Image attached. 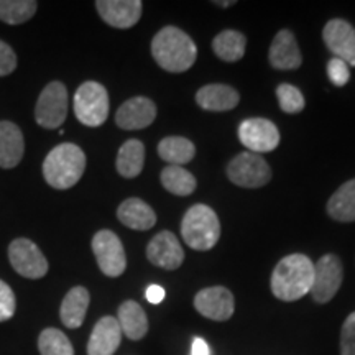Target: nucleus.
Segmentation results:
<instances>
[{"label":"nucleus","mask_w":355,"mask_h":355,"mask_svg":"<svg viewBox=\"0 0 355 355\" xmlns=\"http://www.w3.org/2000/svg\"><path fill=\"white\" fill-rule=\"evenodd\" d=\"M314 263L309 257L293 254L285 257L275 266L270 286L275 298L282 301H298L308 295L313 286Z\"/></svg>","instance_id":"1"},{"label":"nucleus","mask_w":355,"mask_h":355,"mask_svg":"<svg viewBox=\"0 0 355 355\" xmlns=\"http://www.w3.org/2000/svg\"><path fill=\"white\" fill-rule=\"evenodd\" d=\"M152 55L168 73H184L196 63L198 48L188 33L176 26H165L152 40Z\"/></svg>","instance_id":"2"},{"label":"nucleus","mask_w":355,"mask_h":355,"mask_svg":"<svg viewBox=\"0 0 355 355\" xmlns=\"http://www.w3.org/2000/svg\"><path fill=\"white\" fill-rule=\"evenodd\" d=\"M86 170V155L78 145L61 144L46 155L43 176L55 189H69L81 180Z\"/></svg>","instance_id":"3"},{"label":"nucleus","mask_w":355,"mask_h":355,"mask_svg":"<svg viewBox=\"0 0 355 355\" xmlns=\"http://www.w3.org/2000/svg\"><path fill=\"white\" fill-rule=\"evenodd\" d=\"M181 235L193 250H211L220 237L219 217L206 204H194L181 222Z\"/></svg>","instance_id":"4"},{"label":"nucleus","mask_w":355,"mask_h":355,"mask_svg":"<svg viewBox=\"0 0 355 355\" xmlns=\"http://www.w3.org/2000/svg\"><path fill=\"white\" fill-rule=\"evenodd\" d=\"M74 114L86 127H101L109 117V94L102 84L83 83L74 94Z\"/></svg>","instance_id":"5"},{"label":"nucleus","mask_w":355,"mask_h":355,"mask_svg":"<svg viewBox=\"0 0 355 355\" xmlns=\"http://www.w3.org/2000/svg\"><path fill=\"white\" fill-rule=\"evenodd\" d=\"M68 117V91L60 81L44 86L35 107V121L43 128H58Z\"/></svg>","instance_id":"6"},{"label":"nucleus","mask_w":355,"mask_h":355,"mask_svg":"<svg viewBox=\"0 0 355 355\" xmlns=\"http://www.w3.org/2000/svg\"><path fill=\"white\" fill-rule=\"evenodd\" d=\"M227 176L234 184L241 188H261L272 180V170L260 155L243 152L232 158L227 165Z\"/></svg>","instance_id":"7"},{"label":"nucleus","mask_w":355,"mask_h":355,"mask_svg":"<svg viewBox=\"0 0 355 355\" xmlns=\"http://www.w3.org/2000/svg\"><path fill=\"white\" fill-rule=\"evenodd\" d=\"M92 252H94L97 265L105 277L117 278L125 272L127 257L121 239L112 230H99L92 237Z\"/></svg>","instance_id":"8"},{"label":"nucleus","mask_w":355,"mask_h":355,"mask_svg":"<svg viewBox=\"0 0 355 355\" xmlns=\"http://www.w3.org/2000/svg\"><path fill=\"white\" fill-rule=\"evenodd\" d=\"M344 279V266L334 254H327L314 265V279L311 286V296L319 304L329 303L339 291Z\"/></svg>","instance_id":"9"},{"label":"nucleus","mask_w":355,"mask_h":355,"mask_svg":"<svg viewBox=\"0 0 355 355\" xmlns=\"http://www.w3.org/2000/svg\"><path fill=\"white\" fill-rule=\"evenodd\" d=\"M8 260L17 273L30 279H40L48 273V260L28 239H15L8 245Z\"/></svg>","instance_id":"10"},{"label":"nucleus","mask_w":355,"mask_h":355,"mask_svg":"<svg viewBox=\"0 0 355 355\" xmlns=\"http://www.w3.org/2000/svg\"><path fill=\"white\" fill-rule=\"evenodd\" d=\"M239 139L252 153L273 152L279 145V132L272 121L266 119H247L239 125Z\"/></svg>","instance_id":"11"},{"label":"nucleus","mask_w":355,"mask_h":355,"mask_svg":"<svg viewBox=\"0 0 355 355\" xmlns=\"http://www.w3.org/2000/svg\"><path fill=\"white\" fill-rule=\"evenodd\" d=\"M194 308L201 316L212 321H227L235 309L234 295L224 286L204 288L194 296Z\"/></svg>","instance_id":"12"},{"label":"nucleus","mask_w":355,"mask_h":355,"mask_svg":"<svg viewBox=\"0 0 355 355\" xmlns=\"http://www.w3.org/2000/svg\"><path fill=\"white\" fill-rule=\"evenodd\" d=\"M322 40L334 58L355 66V28L343 19L329 20L322 30Z\"/></svg>","instance_id":"13"},{"label":"nucleus","mask_w":355,"mask_h":355,"mask_svg":"<svg viewBox=\"0 0 355 355\" xmlns=\"http://www.w3.org/2000/svg\"><path fill=\"white\" fill-rule=\"evenodd\" d=\"M146 257L155 266L163 270H176L183 265L184 250L175 234L170 230H162L150 241Z\"/></svg>","instance_id":"14"},{"label":"nucleus","mask_w":355,"mask_h":355,"mask_svg":"<svg viewBox=\"0 0 355 355\" xmlns=\"http://www.w3.org/2000/svg\"><path fill=\"white\" fill-rule=\"evenodd\" d=\"M157 119V105L148 97H132L115 112V123L122 130H140Z\"/></svg>","instance_id":"15"},{"label":"nucleus","mask_w":355,"mask_h":355,"mask_svg":"<svg viewBox=\"0 0 355 355\" xmlns=\"http://www.w3.org/2000/svg\"><path fill=\"white\" fill-rule=\"evenodd\" d=\"M101 19L114 28H132L139 24L144 3L140 0H97Z\"/></svg>","instance_id":"16"},{"label":"nucleus","mask_w":355,"mask_h":355,"mask_svg":"<svg viewBox=\"0 0 355 355\" xmlns=\"http://www.w3.org/2000/svg\"><path fill=\"white\" fill-rule=\"evenodd\" d=\"M122 343L117 318L104 316L96 322L87 343V355H114Z\"/></svg>","instance_id":"17"},{"label":"nucleus","mask_w":355,"mask_h":355,"mask_svg":"<svg viewBox=\"0 0 355 355\" xmlns=\"http://www.w3.org/2000/svg\"><path fill=\"white\" fill-rule=\"evenodd\" d=\"M270 64L275 69H298L303 63V56H301L298 42L296 37L290 30H279L277 37L273 38L272 46L268 53Z\"/></svg>","instance_id":"18"},{"label":"nucleus","mask_w":355,"mask_h":355,"mask_svg":"<svg viewBox=\"0 0 355 355\" xmlns=\"http://www.w3.org/2000/svg\"><path fill=\"white\" fill-rule=\"evenodd\" d=\"M241 96L227 84H207L196 92L198 105L209 112H227L237 107Z\"/></svg>","instance_id":"19"},{"label":"nucleus","mask_w":355,"mask_h":355,"mask_svg":"<svg viewBox=\"0 0 355 355\" xmlns=\"http://www.w3.org/2000/svg\"><path fill=\"white\" fill-rule=\"evenodd\" d=\"M25 140L20 127L13 122H0V168H15L24 158Z\"/></svg>","instance_id":"20"},{"label":"nucleus","mask_w":355,"mask_h":355,"mask_svg":"<svg viewBox=\"0 0 355 355\" xmlns=\"http://www.w3.org/2000/svg\"><path fill=\"white\" fill-rule=\"evenodd\" d=\"M117 217L123 225L133 230H148L157 224V214L139 198L125 199L117 209Z\"/></svg>","instance_id":"21"},{"label":"nucleus","mask_w":355,"mask_h":355,"mask_svg":"<svg viewBox=\"0 0 355 355\" xmlns=\"http://www.w3.org/2000/svg\"><path fill=\"white\" fill-rule=\"evenodd\" d=\"M117 321L123 336H127L130 340L144 339L148 332V318L137 301L128 300L119 306Z\"/></svg>","instance_id":"22"},{"label":"nucleus","mask_w":355,"mask_h":355,"mask_svg":"<svg viewBox=\"0 0 355 355\" xmlns=\"http://www.w3.org/2000/svg\"><path fill=\"white\" fill-rule=\"evenodd\" d=\"M89 301H91V295L84 286H74L68 291L64 296L63 303H61L60 316L61 321L69 329H78L84 322L86 318Z\"/></svg>","instance_id":"23"},{"label":"nucleus","mask_w":355,"mask_h":355,"mask_svg":"<svg viewBox=\"0 0 355 355\" xmlns=\"http://www.w3.org/2000/svg\"><path fill=\"white\" fill-rule=\"evenodd\" d=\"M327 214L337 222H355V178L332 194L327 201Z\"/></svg>","instance_id":"24"},{"label":"nucleus","mask_w":355,"mask_h":355,"mask_svg":"<svg viewBox=\"0 0 355 355\" xmlns=\"http://www.w3.org/2000/svg\"><path fill=\"white\" fill-rule=\"evenodd\" d=\"M145 165V145L140 140H127L117 153L119 175L123 178H137L144 170Z\"/></svg>","instance_id":"25"},{"label":"nucleus","mask_w":355,"mask_h":355,"mask_svg":"<svg viewBox=\"0 0 355 355\" xmlns=\"http://www.w3.org/2000/svg\"><path fill=\"white\" fill-rule=\"evenodd\" d=\"M245 46L247 38L243 37V33L235 32V30H224L212 42V50L216 56L225 63H235L242 60L245 55Z\"/></svg>","instance_id":"26"},{"label":"nucleus","mask_w":355,"mask_h":355,"mask_svg":"<svg viewBox=\"0 0 355 355\" xmlns=\"http://www.w3.org/2000/svg\"><path fill=\"white\" fill-rule=\"evenodd\" d=\"M159 158L170 165L180 166L189 163L196 155V146L184 137H166L158 144Z\"/></svg>","instance_id":"27"},{"label":"nucleus","mask_w":355,"mask_h":355,"mask_svg":"<svg viewBox=\"0 0 355 355\" xmlns=\"http://www.w3.org/2000/svg\"><path fill=\"white\" fill-rule=\"evenodd\" d=\"M159 180H162L163 188L170 191L175 196H189V194L194 193V189L198 186V181L193 173L184 170L183 166L175 165H168L162 171Z\"/></svg>","instance_id":"28"},{"label":"nucleus","mask_w":355,"mask_h":355,"mask_svg":"<svg viewBox=\"0 0 355 355\" xmlns=\"http://www.w3.org/2000/svg\"><path fill=\"white\" fill-rule=\"evenodd\" d=\"M35 0H0V20L8 25H21L37 13Z\"/></svg>","instance_id":"29"},{"label":"nucleus","mask_w":355,"mask_h":355,"mask_svg":"<svg viewBox=\"0 0 355 355\" xmlns=\"http://www.w3.org/2000/svg\"><path fill=\"white\" fill-rule=\"evenodd\" d=\"M38 349L42 355H74L71 340L64 332L55 327H46L38 337Z\"/></svg>","instance_id":"30"},{"label":"nucleus","mask_w":355,"mask_h":355,"mask_svg":"<svg viewBox=\"0 0 355 355\" xmlns=\"http://www.w3.org/2000/svg\"><path fill=\"white\" fill-rule=\"evenodd\" d=\"M277 97L279 107L286 114H300L306 105L303 92L291 84H279L277 87Z\"/></svg>","instance_id":"31"},{"label":"nucleus","mask_w":355,"mask_h":355,"mask_svg":"<svg viewBox=\"0 0 355 355\" xmlns=\"http://www.w3.org/2000/svg\"><path fill=\"white\" fill-rule=\"evenodd\" d=\"M340 355H355V311L349 314L340 331Z\"/></svg>","instance_id":"32"},{"label":"nucleus","mask_w":355,"mask_h":355,"mask_svg":"<svg viewBox=\"0 0 355 355\" xmlns=\"http://www.w3.org/2000/svg\"><path fill=\"white\" fill-rule=\"evenodd\" d=\"M17 308L15 295H13L12 288L7 285L6 282L0 279V322L8 321V319L13 318Z\"/></svg>","instance_id":"33"},{"label":"nucleus","mask_w":355,"mask_h":355,"mask_svg":"<svg viewBox=\"0 0 355 355\" xmlns=\"http://www.w3.org/2000/svg\"><path fill=\"white\" fill-rule=\"evenodd\" d=\"M327 76H329V81L334 84V86H345L350 79L349 64L344 63L339 58H332L329 63H327Z\"/></svg>","instance_id":"34"},{"label":"nucleus","mask_w":355,"mask_h":355,"mask_svg":"<svg viewBox=\"0 0 355 355\" xmlns=\"http://www.w3.org/2000/svg\"><path fill=\"white\" fill-rule=\"evenodd\" d=\"M17 68V55L12 46L0 40V78L8 76Z\"/></svg>","instance_id":"35"},{"label":"nucleus","mask_w":355,"mask_h":355,"mask_svg":"<svg viewBox=\"0 0 355 355\" xmlns=\"http://www.w3.org/2000/svg\"><path fill=\"white\" fill-rule=\"evenodd\" d=\"M146 300L152 304H159L165 300V290L159 285H150L146 288Z\"/></svg>","instance_id":"36"},{"label":"nucleus","mask_w":355,"mask_h":355,"mask_svg":"<svg viewBox=\"0 0 355 355\" xmlns=\"http://www.w3.org/2000/svg\"><path fill=\"white\" fill-rule=\"evenodd\" d=\"M191 355H211V349L202 337H196L191 345Z\"/></svg>","instance_id":"37"},{"label":"nucleus","mask_w":355,"mask_h":355,"mask_svg":"<svg viewBox=\"0 0 355 355\" xmlns=\"http://www.w3.org/2000/svg\"><path fill=\"white\" fill-rule=\"evenodd\" d=\"M214 3H216V6L224 7V8H227V7H230V6H235L234 0H230V2H214Z\"/></svg>","instance_id":"38"}]
</instances>
